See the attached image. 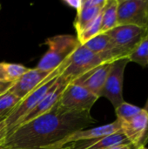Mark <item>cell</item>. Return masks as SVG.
<instances>
[{
    "instance_id": "6da1fadb",
    "label": "cell",
    "mask_w": 148,
    "mask_h": 149,
    "mask_svg": "<svg viewBox=\"0 0 148 149\" xmlns=\"http://www.w3.org/2000/svg\"><path fill=\"white\" fill-rule=\"evenodd\" d=\"M95 122L90 112H65L57 103L48 113L17 127L6 136L4 145L11 149H44Z\"/></svg>"
},
{
    "instance_id": "7a4b0ae2",
    "label": "cell",
    "mask_w": 148,
    "mask_h": 149,
    "mask_svg": "<svg viewBox=\"0 0 148 149\" xmlns=\"http://www.w3.org/2000/svg\"><path fill=\"white\" fill-rule=\"evenodd\" d=\"M69 58L65 60L58 68L51 72L49 77L34 91L30 93L25 98H24L21 102L16 107V108L7 116L5 119V126L7 128V135L11 134L21 123L24 118L33 110L39 102L46 96L49 91L51 89L58 77L61 75L65 68L68 64Z\"/></svg>"
},
{
    "instance_id": "3957f363",
    "label": "cell",
    "mask_w": 148,
    "mask_h": 149,
    "mask_svg": "<svg viewBox=\"0 0 148 149\" xmlns=\"http://www.w3.org/2000/svg\"><path fill=\"white\" fill-rule=\"evenodd\" d=\"M79 42L72 35H56L45 40L47 52L39 60L37 68L44 72H52L66 60L78 47Z\"/></svg>"
},
{
    "instance_id": "277c9868",
    "label": "cell",
    "mask_w": 148,
    "mask_h": 149,
    "mask_svg": "<svg viewBox=\"0 0 148 149\" xmlns=\"http://www.w3.org/2000/svg\"><path fill=\"white\" fill-rule=\"evenodd\" d=\"M105 63L112 62L103 55L94 53L83 45L79 44L78 47L69 57L68 64L61 76L71 83L88 71Z\"/></svg>"
},
{
    "instance_id": "5b68a950",
    "label": "cell",
    "mask_w": 148,
    "mask_h": 149,
    "mask_svg": "<svg viewBox=\"0 0 148 149\" xmlns=\"http://www.w3.org/2000/svg\"><path fill=\"white\" fill-rule=\"evenodd\" d=\"M99 98L85 88L70 83L63 92L58 106L60 109L71 113L90 112Z\"/></svg>"
},
{
    "instance_id": "8992f818",
    "label": "cell",
    "mask_w": 148,
    "mask_h": 149,
    "mask_svg": "<svg viewBox=\"0 0 148 149\" xmlns=\"http://www.w3.org/2000/svg\"><path fill=\"white\" fill-rule=\"evenodd\" d=\"M128 58L117 59L112 63L106 83L100 93V98H106L114 108H117L124 102L123 82L125 69L129 63Z\"/></svg>"
},
{
    "instance_id": "52a82bcc",
    "label": "cell",
    "mask_w": 148,
    "mask_h": 149,
    "mask_svg": "<svg viewBox=\"0 0 148 149\" xmlns=\"http://www.w3.org/2000/svg\"><path fill=\"white\" fill-rule=\"evenodd\" d=\"M105 33H106L113 39L114 44L129 57L148 36V28L130 24L117 25Z\"/></svg>"
},
{
    "instance_id": "ba28073f",
    "label": "cell",
    "mask_w": 148,
    "mask_h": 149,
    "mask_svg": "<svg viewBox=\"0 0 148 149\" xmlns=\"http://www.w3.org/2000/svg\"><path fill=\"white\" fill-rule=\"evenodd\" d=\"M118 132H121V122L119 120L100 127H96L89 129H82L76 131L72 134H68L61 141L53 143L44 149H59L65 148V145L73 144L82 141H92L95 139H99Z\"/></svg>"
},
{
    "instance_id": "9c48e42d",
    "label": "cell",
    "mask_w": 148,
    "mask_h": 149,
    "mask_svg": "<svg viewBox=\"0 0 148 149\" xmlns=\"http://www.w3.org/2000/svg\"><path fill=\"white\" fill-rule=\"evenodd\" d=\"M118 25L148 28L146 0H118Z\"/></svg>"
},
{
    "instance_id": "30bf717a",
    "label": "cell",
    "mask_w": 148,
    "mask_h": 149,
    "mask_svg": "<svg viewBox=\"0 0 148 149\" xmlns=\"http://www.w3.org/2000/svg\"><path fill=\"white\" fill-rule=\"evenodd\" d=\"M121 132L137 149L146 147L148 143L147 113L142 109L138 115L130 120L121 122Z\"/></svg>"
},
{
    "instance_id": "8fae6325",
    "label": "cell",
    "mask_w": 148,
    "mask_h": 149,
    "mask_svg": "<svg viewBox=\"0 0 148 149\" xmlns=\"http://www.w3.org/2000/svg\"><path fill=\"white\" fill-rule=\"evenodd\" d=\"M68 84H70V82L68 80H66L65 79H64L60 75L58 77V79H57V81L55 82V84L53 85V86L51 87V89L46 94V96L39 102V104L33 110H31L24 118V120L21 121L19 126H21L26 122H29V121L48 113L58 102L63 92L65 91V89Z\"/></svg>"
},
{
    "instance_id": "7c38bea8",
    "label": "cell",
    "mask_w": 148,
    "mask_h": 149,
    "mask_svg": "<svg viewBox=\"0 0 148 149\" xmlns=\"http://www.w3.org/2000/svg\"><path fill=\"white\" fill-rule=\"evenodd\" d=\"M112 63H105L103 65H100L84 73L71 83L79 85L85 88L99 99Z\"/></svg>"
},
{
    "instance_id": "4fadbf2b",
    "label": "cell",
    "mask_w": 148,
    "mask_h": 149,
    "mask_svg": "<svg viewBox=\"0 0 148 149\" xmlns=\"http://www.w3.org/2000/svg\"><path fill=\"white\" fill-rule=\"evenodd\" d=\"M51 73V72H44L37 67L33 69H28V71L23 74L22 77L13 83L9 91L23 100L30 93L38 87Z\"/></svg>"
},
{
    "instance_id": "5bb4252c",
    "label": "cell",
    "mask_w": 148,
    "mask_h": 149,
    "mask_svg": "<svg viewBox=\"0 0 148 149\" xmlns=\"http://www.w3.org/2000/svg\"><path fill=\"white\" fill-rule=\"evenodd\" d=\"M83 45L94 53L103 55L111 62L120 58H128V55L120 49L106 33H100L97 35Z\"/></svg>"
},
{
    "instance_id": "9a60e30c",
    "label": "cell",
    "mask_w": 148,
    "mask_h": 149,
    "mask_svg": "<svg viewBox=\"0 0 148 149\" xmlns=\"http://www.w3.org/2000/svg\"><path fill=\"white\" fill-rule=\"evenodd\" d=\"M84 142L80 149H108L120 145L131 144L122 132H118L99 139H95Z\"/></svg>"
},
{
    "instance_id": "2e32d148",
    "label": "cell",
    "mask_w": 148,
    "mask_h": 149,
    "mask_svg": "<svg viewBox=\"0 0 148 149\" xmlns=\"http://www.w3.org/2000/svg\"><path fill=\"white\" fill-rule=\"evenodd\" d=\"M105 5L93 7H81L77 11V16L73 23L77 34L81 32L100 14Z\"/></svg>"
},
{
    "instance_id": "e0dca14e",
    "label": "cell",
    "mask_w": 148,
    "mask_h": 149,
    "mask_svg": "<svg viewBox=\"0 0 148 149\" xmlns=\"http://www.w3.org/2000/svg\"><path fill=\"white\" fill-rule=\"evenodd\" d=\"M118 0H107L102 10L101 33H105L118 25Z\"/></svg>"
},
{
    "instance_id": "ac0fdd59",
    "label": "cell",
    "mask_w": 148,
    "mask_h": 149,
    "mask_svg": "<svg viewBox=\"0 0 148 149\" xmlns=\"http://www.w3.org/2000/svg\"><path fill=\"white\" fill-rule=\"evenodd\" d=\"M28 69L29 68L19 64L0 62V82L14 83L22 77Z\"/></svg>"
},
{
    "instance_id": "d6986e66",
    "label": "cell",
    "mask_w": 148,
    "mask_h": 149,
    "mask_svg": "<svg viewBox=\"0 0 148 149\" xmlns=\"http://www.w3.org/2000/svg\"><path fill=\"white\" fill-rule=\"evenodd\" d=\"M101 22H102V11L100 14L81 32L77 34V39L79 44L84 45L92 38L101 33Z\"/></svg>"
},
{
    "instance_id": "ffe728a7",
    "label": "cell",
    "mask_w": 148,
    "mask_h": 149,
    "mask_svg": "<svg viewBox=\"0 0 148 149\" xmlns=\"http://www.w3.org/2000/svg\"><path fill=\"white\" fill-rule=\"evenodd\" d=\"M21 99L14 93L7 91L0 96V118L6 119L7 116L21 102Z\"/></svg>"
},
{
    "instance_id": "44dd1931",
    "label": "cell",
    "mask_w": 148,
    "mask_h": 149,
    "mask_svg": "<svg viewBox=\"0 0 148 149\" xmlns=\"http://www.w3.org/2000/svg\"><path fill=\"white\" fill-rule=\"evenodd\" d=\"M141 108L124 101L117 108H115V113L117 120L121 122H126L138 115L141 112Z\"/></svg>"
},
{
    "instance_id": "7402d4cb",
    "label": "cell",
    "mask_w": 148,
    "mask_h": 149,
    "mask_svg": "<svg viewBox=\"0 0 148 149\" xmlns=\"http://www.w3.org/2000/svg\"><path fill=\"white\" fill-rule=\"evenodd\" d=\"M129 61L139 64L143 67L148 66V36L141 42L138 48L133 52L129 57Z\"/></svg>"
},
{
    "instance_id": "603a6c76",
    "label": "cell",
    "mask_w": 148,
    "mask_h": 149,
    "mask_svg": "<svg viewBox=\"0 0 148 149\" xmlns=\"http://www.w3.org/2000/svg\"><path fill=\"white\" fill-rule=\"evenodd\" d=\"M7 136V128L4 120L0 122V145H4L5 139Z\"/></svg>"
},
{
    "instance_id": "cb8c5ba5",
    "label": "cell",
    "mask_w": 148,
    "mask_h": 149,
    "mask_svg": "<svg viewBox=\"0 0 148 149\" xmlns=\"http://www.w3.org/2000/svg\"><path fill=\"white\" fill-rule=\"evenodd\" d=\"M65 3L68 6L76 9L77 11H78V10L81 8V6H82V0H65Z\"/></svg>"
},
{
    "instance_id": "d4e9b609",
    "label": "cell",
    "mask_w": 148,
    "mask_h": 149,
    "mask_svg": "<svg viewBox=\"0 0 148 149\" xmlns=\"http://www.w3.org/2000/svg\"><path fill=\"white\" fill-rule=\"evenodd\" d=\"M13 83H1L0 84V96L10 90Z\"/></svg>"
},
{
    "instance_id": "484cf974",
    "label": "cell",
    "mask_w": 148,
    "mask_h": 149,
    "mask_svg": "<svg viewBox=\"0 0 148 149\" xmlns=\"http://www.w3.org/2000/svg\"><path fill=\"white\" fill-rule=\"evenodd\" d=\"M108 149H137L134 146H133L132 144H126V145H120V146H116V147H113Z\"/></svg>"
},
{
    "instance_id": "4316f807",
    "label": "cell",
    "mask_w": 148,
    "mask_h": 149,
    "mask_svg": "<svg viewBox=\"0 0 148 149\" xmlns=\"http://www.w3.org/2000/svg\"><path fill=\"white\" fill-rule=\"evenodd\" d=\"M147 113H148V98H147V102H146V105H145V107L143 108Z\"/></svg>"
},
{
    "instance_id": "83f0119b",
    "label": "cell",
    "mask_w": 148,
    "mask_h": 149,
    "mask_svg": "<svg viewBox=\"0 0 148 149\" xmlns=\"http://www.w3.org/2000/svg\"><path fill=\"white\" fill-rule=\"evenodd\" d=\"M9 148H7L5 145H0V149H8Z\"/></svg>"
},
{
    "instance_id": "f1b7e54d",
    "label": "cell",
    "mask_w": 148,
    "mask_h": 149,
    "mask_svg": "<svg viewBox=\"0 0 148 149\" xmlns=\"http://www.w3.org/2000/svg\"><path fill=\"white\" fill-rule=\"evenodd\" d=\"M146 9H147V13L148 15V0H146Z\"/></svg>"
},
{
    "instance_id": "f546056e",
    "label": "cell",
    "mask_w": 148,
    "mask_h": 149,
    "mask_svg": "<svg viewBox=\"0 0 148 149\" xmlns=\"http://www.w3.org/2000/svg\"><path fill=\"white\" fill-rule=\"evenodd\" d=\"M3 120H5V119H3V118H0V122H2V121H3Z\"/></svg>"
},
{
    "instance_id": "4dcf8cb0",
    "label": "cell",
    "mask_w": 148,
    "mask_h": 149,
    "mask_svg": "<svg viewBox=\"0 0 148 149\" xmlns=\"http://www.w3.org/2000/svg\"><path fill=\"white\" fill-rule=\"evenodd\" d=\"M59 149H72V148H59Z\"/></svg>"
},
{
    "instance_id": "1f68e13d",
    "label": "cell",
    "mask_w": 148,
    "mask_h": 149,
    "mask_svg": "<svg viewBox=\"0 0 148 149\" xmlns=\"http://www.w3.org/2000/svg\"><path fill=\"white\" fill-rule=\"evenodd\" d=\"M140 149H148V148H147L146 147H144V148H140Z\"/></svg>"
},
{
    "instance_id": "d6a6232c",
    "label": "cell",
    "mask_w": 148,
    "mask_h": 149,
    "mask_svg": "<svg viewBox=\"0 0 148 149\" xmlns=\"http://www.w3.org/2000/svg\"><path fill=\"white\" fill-rule=\"evenodd\" d=\"M1 9H2V5H1V3H0V11H1Z\"/></svg>"
},
{
    "instance_id": "836d02e7",
    "label": "cell",
    "mask_w": 148,
    "mask_h": 149,
    "mask_svg": "<svg viewBox=\"0 0 148 149\" xmlns=\"http://www.w3.org/2000/svg\"><path fill=\"white\" fill-rule=\"evenodd\" d=\"M1 83H2V82H0V84H1Z\"/></svg>"
},
{
    "instance_id": "e575fe53",
    "label": "cell",
    "mask_w": 148,
    "mask_h": 149,
    "mask_svg": "<svg viewBox=\"0 0 148 149\" xmlns=\"http://www.w3.org/2000/svg\"><path fill=\"white\" fill-rule=\"evenodd\" d=\"M8 149H11V148H8Z\"/></svg>"
}]
</instances>
